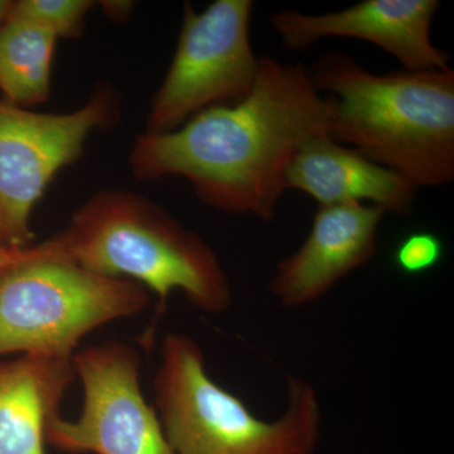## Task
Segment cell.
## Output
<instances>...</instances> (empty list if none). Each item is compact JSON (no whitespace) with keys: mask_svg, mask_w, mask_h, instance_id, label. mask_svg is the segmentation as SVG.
<instances>
[{"mask_svg":"<svg viewBox=\"0 0 454 454\" xmlns=\"http://www.w3.org/2000/svg\"><path fill=\"white\" fill-rule=\"evenodd\" d=\"M333 116V100L317 91L306 66L260 57L247 98L167 133L145 131L128 162L137 179L184 177L208 207L270 223L293 160L309 140L331 138Z\"/></svg>","mask_w":454,"mask_h":454,"instance_id":"obj_1","label":"cell"},{"mask_svg":"<svg viewBox=\"0 0 454 454\" xmlns=\"http://www.w3.org/2000/svg\"><path fill=\"white\" fill-rule=\"evenodd\" d=\"M333 100L331 139L395 170L415 187L454 179V70L370 73L345 53L309 66Z\"/></svg>","mask_w":454,"mask_h":454,"instance_id":"obj_2","label":"cell"},{"mask_svg":"<svg viewBox=\"0 0 454 454\" xmlns=\"http://www.w3.org/2000/svg\"><path fill=\"white\" fill-rule=\"evenodd\" d=\"M50 240L59 255L92 273L145 286L160 310L175 292L206 315L231 309V282L216 252L145 196L100 191Z\"/></svg>","mask_w":454,"mask_h":454,"instance_id":"obj_3","label":"cell"},{"mask_svg":"<svg viewBox=\"0 0 454 454\" xmlns=\"http://www.w3.org/2000/svg\"><path fill=\"white\" fill-rule=\"evenodd\" d=\"M155 411L173 454H316L322 409L310 382L291 378L283 413L256 417L211 378L192 337L168 333L153 378Z\"/></svg>","mask_w":454,"mask_h":454,"instance_id":"obj_4","label":"cell"},{"mask_svg":"<svg viewBox=\"0 0 454 454\" xmlns=\"http://www.w3.org/2000/svg\"><path fill=\"white\" fill-rule=\"evenodd\" d=\"M151 301L145 286L92 273L47 239L0 274V356L73 358L86 334L145 312Z\"/></svg>","mask_w":454,"mask_h":454,"instance_id":"obj_5","label":"cell"},{"mask_svg":"<svg viewBox=\"0 0 454 454\" xmlns=\"http://www.w3.org/2000/svg\"><path fill=\"white\" fill-rule=\"evenodd\" d=\"M253 0H216L197 12L186 3L175 55L152 98L146 133H167L196 114L234 106L252 91L260 57L250 40Z\"/></svg>","mask_w":454,"mask_h":454,"instance_id":"obj_6","label":"cell"},{"mask_svg":"<svg viewBox=\"0 0 454 454\" xmlns=\"http://www.w3.org/2000/svg\"><path fill=\"white\" fill-rule=\"evenodd\" d=\"M121 114L113 86H100L71 113H37L0 101V239L13 249L31 247L32 212L57 173L82 158L92 131Z\"/></svg>","mask_w":454,"mask_h":454,"instance_id":"obj_7","label":"cell"},{"mask_svg":"<svg viewBox=\"0 0 454 454\" xmlns=\"http://www.w3.org/2000/svg\"><path fill=\"white\" fill-rule=\"evenodd\" d=\"M73 364L82 381V414L56 415L46 443L59 452L80 454H173L155 408L140 387L142 361L133 346L107 340L76 351Z\"/></svg>","mask_w":454,"mask_h":454,"instance_id":"obj_8","label":"cell"},{"mask_svg":"<svg viewBox=\"0 0 454 454\" xmlns=\"http://www.w3.org/2000/svg\"><path fill=\"white\" fill-rule=\"evenodd\" d=\"M439 7L438 0H364L324 14L279 12L270 23L288 50H307L325 38H355L389 53L405 71L444 70L450 57L430 33Z\"/></svg>","mask_w":454,"mask_h":454,"instance_id":"obj_9","label":"cell"},{"mask_svg":"<svg viewBox=\"0 0 454 454\" xmlns=\"http://www.w3.org/2000/svg\"><path fill=\"white\" fill-rule=\"evenodd\" d=\"M384 215L366 203L318 206L304 243L278 264L271 295L288 309L321 301L373 258Z\"/></svg>","mask_w":454,"mask_h":454,"instance_id":"obj_10","label":"cell"},{"mask_svg":"<svg viewBox=\"0 0 454 454\" xmlns=\"http://www.w3.org/2000/svg\"><path fill=\"white\" fill-rule=\"evenodd\" d=\"M286 191L312 197L318 206L366 203L385 214L409 215L418 188L395 170L328 137L306 143L286 172Z\"/></svg>","mask_w":454,"mask_h":454,"instance_id":"obj_11","label":"cell"},{"mask_svg":"<svg viewBox=\"0 0 454 454\" xmlns=\"http://www.w3.org/2000/svg\"><path fill=\"white\" fill-rule=\"evenodd\" d=\"M74 380L73 358L0 363V454H46L47 426Z\"/></svg>","mask_w":454,"mask_h":454,"instance_id":"obj_12","label":"cell"},{"mask_svg":"<svg viewBox=\"0 0 454 454\" xmlns=\"http://www.w3.org/2000/svg\"><path fill=\"white\" fill-rule=\"evenodd\" d=\"M57 40L47 29L5 17L0 26V91L5 101L28 109L49 100Z\"/></svg>","mask_w":454,"mask_h":454,"instance_id":"obj_13","label":"cell"},{"mask_svg":"<svg viewBox=\"0 0 454 454\" xmlns=\"http://www.w3.org/2000/svg\"><path fill=\"white\" fill-rule=\"evenodd\" d=\"M92 0H18L7 18L25 20L52 32L57 38L82 37Z\"/></svg>","mask_w":454,"mask_h":454,"instance_id":"obj_14","label":"cell"},{"mask_svg":"<svg viewBox=\"0 0 454 454\" xmlns=\"http://www.w3.org/2000/svg\"><path fill=\"white\" fill-rule=\"evenodd\" d=\"M444 252L443 240L437 234L418 230L397 241L393 252V264L405 276H422L438 267Z\"/></svg>","mask_w":454,"mask_h":454,"instance_id":"obj_15","label":"cell"},{"mask_svg":"<svg viewBox=\"0 0 454 454\" xmlns=\"http://www.w3.org/2000/svg\"><path fill=\"white\" fill-rule=\"evenodd\" d=\"M104 14L115 23H125L133 13L134 2L129 0H104L98 3Z\"/></svg>","mask_w":454,"mask_h":454,"instance_id":"obj_16","label":"cell"},{"mask_svg":"<svg viewBox=\"0 0 454 454\" xmlns=\"http://www.w3.org/2000/svg\"><path fill=\"white\" fill-rule=\"evenodd\" d=\"M28 249L29 247L26 249H13V247H9L8 245L3 243L2 239H0V274L11 268L12 265L16 264L20 259L25 258Z\"/></svg>","mask_w":454,"mask_h":454,"instance_id":"obj_17","label":"cell"},{"mask_svg":"<svg viewBox=\"0 0 454 454\" xmlns=\"http://www.w3.org/2000/svg\"><path fill=\"white\" fill-rule=\"evenodd\" d=\"M11 5V0H0V26H2V23L4 22L5 17H7Z\"/></svg>","mask_w":454,"mask_h":454,"instance_id":"obj_18","label":"cell"}]
</instances>
